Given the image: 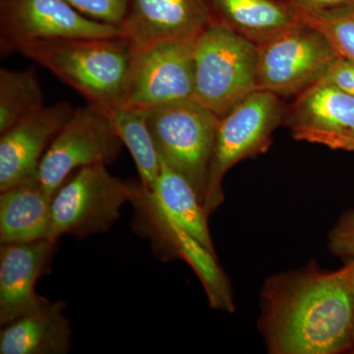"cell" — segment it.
I'll use <instances>...</instances> for the list:
<instances>
[{
	"instance_id": "obj_1",
	"label": "cell",
	"mask_w": 354,
	"mask_h": 354,
	"mask_svg": "<svg viewBox=\"0 0 354 354\" xmlns=\"http://www.w3.org/2000/svg\"><path fill=\"white\" fill-rule=\"evenodd\" d=\"M259 329L272 354L354 348V261L335 271L309 264L266 281Z\"/></svg>"
},
{
	"instance_id": "obj_2",
	"label": "cell",
	"mask_w": 354,
	"mask_h": 354,
	"mask_svg": "<svg viewBox=\"0 0 354 354\" xmlns=\"http://www.w3.org/2000/svg\"><path fill=\"white\" fill-rule=\"evenodd\" d=\"M102 109L121 106L133 48L121 37L67 38L30 44L20 51Z\"/></svg>"
},
{
	"instance_id": "obj_3",
	"label": "cell",
	"mask_w": 354,
	"mask_h": 354,
	"mask_svg": "<svg viewBox=\"0 0 354 354\" xmlns=\"http://www.w3.org/2000/svg\"><path fill=\"white\" fill-rule=\"evenodd\" d=\"M258 46L214 21L194 41V95L221 118L257 91Z\"/></svg>"
},
{
	"instance_id": "obj_4",
	"label": "cell",
	"mask_w": 354,
	"mask_h": 354,
	"mask_svg": "<svg viewBox=\"0 0 354 354\" xmlns=\"http://www.w3.org/2000/svg\"><path fill=\"white\" fill-rule=\"evenodd\" d=\"M220 120L193 99L148 111L160 160L189 181L203 206Z\"/></svg>"
},
{
	"instance_id": "obj_5",
	"label": "cell",
	"mask_w": 354,
	"mask_h": 354,
	"mask_svg": "<svg viewBox=\"0 0 354 354\" xmlns=\"http://www.w3.org/2000/svg\"><path fill=\"white\" fill-rule=\"evenodd\" d=\"M138 187L111 176L106 165L81 167L51 200V239L57 241L64 234L84 239L108 232Z\"/></svg>"
},
{
	"instance_id": "obj_6",
	"label": "cell",
	"mask_w": 354,
	"mask_h": 354,
	"mask_svg": "<svg viewBox=\"0 0 354 354\" xmlns=\"http://www.w3.org/2000/svg\"><path fill=\"white\" fill-rule=\"evenodd\" d=\"M286 114L279 95L257 90L221 118L204 203L208 216L225 201L223 180L227 172L237 162L264 153Z\"/></svg>"
},
{
	"instance_id": "obj_7",
	"label": "cell",
	"mask_w": 354,
	"mask_h": 354,
	"mask_svg": "<svg viewBox=\"0 0 354 354\" xmlns=\"http://www.w3.org/2000/svg\"><path fill=\"white\" fill-rule=\"evenodd\" d=\"M132 48L121 106L152 111L193 99L194 41L164 39Z\"/></svg>"
},
{
	"instance_id": "obj_8",
	"label": "cell",
	"mask_w": 354,
	"mask_h": 354,
	"mask_svg": "<svg viewBox=\"0 0 354 354\" xmlns=\"http://www.w3.org/2000/svg\"><path fill=\"white\" fill-rule=\"evenodd\" d=\"M122 145L108 114L102 109L90 104L74 109L41 158L37 181L53 197L81 167L113 164Z\"/></svg>"
},
{
	"instance_id": "obj_9",
	"label": "cell",
	"mask_w": 354,
	"mask_h": 354,
	"mask_svg": "<svg viewBox=\"0 0 354 354\" xmlns=\"http://www.w3.org/2000/svg\"><path fill=\"white\" fill-rule=\"evenodd\" d=\"M257 90L299 95L323 78L337 57L320 32L302 22L258 44Z\"/></svg>"
},
{
	"instance_id": "obj_10",
	"label": "cell",
	"mask_w": 354,
	"mask_h": 354,
	"mask_svg": "<svg viewBox=\"0 0 354 354\" xmlns=\"http://www.w3.org/2000/svg\"><path fill=\"white\" fill-rule=\"evenodd\" d=\"M115 37L120 28L90 19L64 0H0L2 57L50 39Z\"/></svg>"
},
{
	"instance_id": "obj_11",
	"label": "cell",
	"mask_w": 354,
	"mask_h": 354,
	"mask_svg": "<svg viewBox=\"0 0 354 354\" xmlns=\"http://www.w3.org/2000/svg\"><path fill=\"white\" fill-rule=\"evenodd\" d=\"M285 121L297 140L354 151V97L324 79L300 93Z\"/></svg>"
},
{
	"instance_id": "obj_12",
	"label": "cell",
	"mask_w": 354,
	"mask_h": 354,
	"mask_svg": "<svg viewBox=\"0 0 354 354\" xmlns=\"http://www.w3.org/2000/svg\"><path fill=\"white\" fill-rule=\"evenodd\" d=\"M73 113L66 102L44 106L0 134V191L37 180L41 158Z\"/></svg>"
},
{
	"instance_id": "obj_13",
	"label": "cell",
	"mask_w": 354,
	"mask_h": 354,
	"mask_svg": "<svg viewBox=\"0 0 354 354\" xmlns=\"http://www.w3.org/2000/svg\"><path fill=\"white\" fill-rule=\"evenodd\" d=\"M135 203L147 232L155 241L191 266L201 281L209 306L221 311L234 312V302L230 281L216 261V253L179 227L165 213L152 193L144 191Z\"/></svg>"
},
{
	"instance_id": "obj_14",
	"label": "cell",
	"mask_w": 354,
	"mask_h": 354,
	"mask_svg": "<svg viewBox=\"0 0 354 354\" xmlns=\"http://www.w3.org/2000/svg\"><path fill=\"white\" fill-rule=\"evenodd\" d=\"M213 22L207 0H129L120 25L132 48L164 41H195Z\"/></svg>"
},
{
	"instance_id": "obj_15",
	"label": "cell",
	"mask_w": 354,
	"mask_h": 354,
	"mask_svg": "<svg viewBox=\"0 0 354 354\" xmlns=\"http://www.w3.org/2000/svg\"><path fill=\"white\" fill-rule=\"evenodd\" d=\"M53 239L1 244L0 249V325L39 308L48 299L36 291L55 249Z\"/></svg>"
},
{
	"instance_id": "obj_16",
	"label": "cell",
	"mask_w": 354,
	"mask_h": 354,
	"mask_svg": "<svg viewBox=\"0 0 354 354\" xmlns=\"http://www.w3.org/2000/svg\"><path fill=\"white\" fill-rule=\"evenodd\" d=\"M64 302L46 301L39 308L2 326L1 354H66L71 328Z\"/></svg>"
},
{
	"instance_id": "obj_17",
	"label": "cell",
	"mask_w": 354,
	"mask_h": 354,
	"mask_svg": "<svg viewBox=\"0 0 354 354\" xmlns=\"http://www.w3.org/2000/svg\"><path fill=\"white\" fill-rule=\"evenodd\" d=\"M214 21L260 44L301 25L290 2L281 0H207Z\"/></svg>"
},
{
	"instance_id": "obj_18",
	"label": "cell",
	"mask_w": 354,
	"mask_h": 354,
	"mask_svg": "<svg viewBox=\"0 0 354 354\" xmlns=\"http://www.w3.org/2000/svg\"><path fill=\"white\" fill-rule=\"evenodd\" d=\"M0 242L51 239V200L38 181L0 191Z\"/></svg>"
},
{
	"instance_id": "obj_19",
	"label": "cell",
	"mask_w": 354,
	"mask_h": 354,
	"mask_svg": "<svg viewBox=\"0 0 354 354\" xmlns=\"http://www.w3.org/2000/svg\"><path fill=\"white\" fill-rule=\"evenodd\" d=\"M160 171L152 193L172 221L216 253L203 203L189 181L160 160Z\"/></svg>"
},
{
	"instance_id": "obj_20",
	"label": "cell",
	"mask_w": 354,
	"mask_h": 354,
	"mask_svg": "<svg viewBox=\"0 0 354 354\" xmlns=\"http://www.w3.org/2000/svg\"><path fill=\"white\" fill-rule=\"evenodd\" d=\"M102 111L131 153L144 189L153 191L162 164L149 127L148 111L118 106Z\"/></svg>"
},
{
	"instance_id": "obj_21",
	"label": "cell",
	"mask_w": 354,
	"mask_h": 354,
	"mask_svg": "<svg viewBox=\"0 0 354 354\" xmlns=\"http://www.w3.org/2000/svg\"><path fill=\"white\" fill-rule=\"evenodd\" d=\"M44 106L36 69H0V134Z\"/></svg>"
},
{
	"instance_id": "obj_22",
	"label": "cell",
	"mask_w": 354,
	"mask_h": 354,
	"mask_svg": "<svg viewBox=\"0 0 354 354\" xmlns=\"http://www.w3.org/2000/svg\"><path fill=\"white\" fill-rule=\"evenodd\" d=\"M293 7L301 22L325 36L337 57L354 62V6L321 11Z\"/></svg>"
},
{
	"instance_id": "obj_23",
	"label": "cell",
	"mask_w": 354,
	"mask_h": 354,
	"mask_svg": "<svg viewBox=\"0 0 354 354\" xmlns=\"http://www.w3.org/2000/svg\"><path fill=\"white\" fill-rule=\"evenodd\" d=\"M86 17L120 27L127 13L129 0H64Z\"/></svg>"
},
{
	"instance_id": "obj_24",
	"label": "cell",
	"mask_w": 354,
	"mask_h": 354,
	"mask_svg": "<svg viewBox=\"0 0 354 354\" xmlns=\"http://www.w3.org/2000/svg\"><path fill=\"white\" fill-rule=\"evenodd\" d=\"M330 252L337 257L354 261V211L342 216L329 236Z\"/></svg>"
},
{
	"instance_id": "obj_25",
	"label": "cell",
	"mask_w": 354,
	"mask_h": 354,
	"mask_svg": "<svg viewBox=\"0 0 354 354\" xmlns=\"http://www.w3.org/2000/svg\"><path fill=\"white\" fill-rule=\"evenodd\" d=\"M327 81L342 92L354 97V62L346 58H335L324 75Z\"/></svg>"
},
{
	"instance_id": "obj_26",
	"label": "cell",
	"mask_w": 354,
	"mask_h": 354,
	"mask_svg": "<svg viewBox=\"0 0 354 354\" xmlns=\"http://www.w3.org/2000/svg\"><path fill=\"white\" fill-rule=\"evenodd\" d=\"M290 3L304 10L321 11L339 7L353 6L354 0H293Z\"/></svg>"
},
{
	"instance_id": "obj_27",
	"label": "cell",
	"mask_w": 354,
	"mask_h": 354,
	"mask_svg": "<svg viewBox=\"0 0 354 354\" xmlns=\"http://www.w3.org/2000/svg\"><path fill=\"white\" fill-rule=\"evenodd\" d=\"M281 1L291 2L293 1V0H281Z\"/></svg>"
},
{
	"instance_id": "obj_28",
	"label": "cell",
	"mask_w": 354,
	"mask_h": 354,
	"mask_svg": "<svg viewBox=\"0 0 354 354\" xmlns=\"http://www.w3.org/2000/svg\"><path fill=\"white\" fill-rule=\"evenodd\" d=\"M351 261H353V260H351Z\"/></svg>"
}]
</instances>
